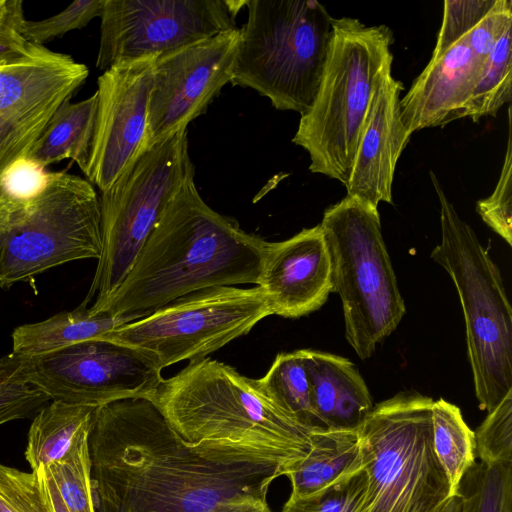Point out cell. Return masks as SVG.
<instances>
[{"label": "cell", "mask_w": 512, "mask_h": 512, "mask_svg": "<svg viewBox=\"0 0 512 512\" xmlns=\"http://www.w3.org/2000/svg\"><path fill=\"white\" fill-rule=\"evenodd\" d=\"M433 402L418 392H400L374 405L358 429L366 512H433L453 496L434 452Z\"/></svg>", "instance_id": "cell-9"}, {"label": "cell", "mask_w": 512, "mask_h": 512, "mask_svg": "<svg viewBox=\"0 0 512 512\" xmlns=\"http://www.w3.org/2000/svg\"><path fill=\"white\" fill-rule=\"evenodd\" d=\"M331 259L320 225L268 242L258 286L272 315L299 318L321 308L332 292Z\"/></svg>", "instance_id": "cell-17"}, {"label": "cell", "mask_w": 512, "mask_h": 512, "mask_svg": "<svg viewBox=\"0 0 512 512\" xmlns=\"http://www.w3.org/2000/svg\"><path fill=\"white\" fill-rule=\"evenodd\" d=\"M246 0H105L98 69L159 57L236 29Z\"/></svg>", "instance_id": "cell-12"}, {"label": "cell", "mask_w": 512, "mask_h": 512, "mask_svg": "<svg viewBox=\"0 0 512 512\" xmlns=\"http://www.w3.org/2000/svg\"><path fill=\"white\" fill-rule=\"evenodd\" d=\"M50 401L29 381L23 357L12 352L0 356V426L34 416Z\"/></svg>", "instance_id": "cell-30"}, {"label": "cell", "mask_w": 512, "mask_h": 512, "mask_svg": "<svg viewBox=\"0 0 512 512\" xmlns=\"http://www.w3.org/2000/svg\"><path fill=\"white\" fill-rule=\"evenodd\" d=\"M433 512H461V497L456 493L449 497Z\"/></svg>", "instance_id": "cell-41"}, {"label": "cell", "mask_w": 512, "mask_h": 512, "mask_svg": "<svg viewBox=\"0 0 512 512\" xmlns=\"http://www.w3.org/2000/svg\"><path fill=\"white\" fill-rule=\"evenodd\" d=\"M319 225L331 259L332 292L342 303L346 339L367 359L406 312L378 208L347 195L324 211Z\"/></svg>", "instance_id": "cell-8"}, {"label": "cell", "mask_w": 512, "mask_h": 512, "mask_svg": "<svg viewBox=\"0 0 512 512\" xmlns=\"http://www.w3.org/2000/svg\"><path fill=\"white\" fill-rule=\"evenodd\" d=\"M195 170L187 128L150 145L101 192L102 249L87 296L92 315L120 286L167 203Z\"/></svg>", "instance_id": "cell-10"}, {"label": "cell", "mask_w": 512, "mask_h": 512, "mask_svg": "<svg viewBox=\"0 0 512 512\" xmlns=\"http://www.w3.org/2000/svg\"><path fill=\"white\" fill-rule=\"evenodd\" d=\"M88 74L84 64L47 48L0 66V178L27 157L53 114Z\"/></svg>", "instance_id": "cell-14"}, {"label": "cell", "mask_w": 512, "mask_h": 512, "mask_svg": "<svg viewBox=\"0 0 512 512\" xmlns=\"http://www.w3.org/2000/svg\"><path fill=\"white\" fill-rule=\"evenodd\" d=\"M456 493L461 497V512H511L512 463L475 462Z\"/></svg>", "instance_id": "cell-28"}, {"label": "cell", "mask_w": 512, "mask_h": 512, "mask_svg": "<svg viewBox=\"0 0 512 512\" xmlns=\"http://www.w3.org/2000/svg\"><path fill=\"white\" fill-rule=\"evenodd\" d=\"M302 352L318 424L329 429L358 430L374 405L354 363L327 352L311 349Z\"/></svg>", "instance_id": "cell-20"}, {"label": "cell", "mask_w": 512, "mask_h": 512, "mask_svg": "<svg viewBox=\"0 0 512 512\" xmlns=\"http://www.w3.org/2000/svg\"><path fill=\"white\" fill-rule=\"evenodd\" d=\"M367 486L362 469L308 496L290 495L281 512H366Z\"/></svg>", "instance_id": "cell-31"}, {"label": "cell", "mask_w": 512, "mask_h": 512, "mask_svg": "<svg viewBox=\"0 0 512 512\" xmlns=\"http://www.w3.org/2000/svg\"><path fill=\"white\" fill-rule=\"evenodd\" d=\"M267 243L208 206L190 177L167 203L129 273L97 314L127 324L200 290L257 285Z\"/></svg>", "instance_id": "cell-2"}, {"label": "cell", "mask_w": 512, "mask_h": 512, "mask_svg": "<svg viewBox=\"0 0 512 512\" xmlns=\"http://www.w3.org/2000/svg\"><path fill=\"white\" fill-rule=\"evenodd\" d=\"M88 444L96 512H271L286 469L255 449L186 442L146 397L97 407Z\"/></svg>", "instance_id": "cell-1"}, {"label": "cell", "mask_w": 512, "mask_h": 512, "mask_svg": "<svg viewBox=\"0 0 512 512\" xmlns=\"http://www.w3.org/2000/svg\"><path fill=\"white\" fill-rule=\"evenodd\" d=\"M23 363L29 381L51 401L93 407L126 398L152 399L163 381L162 370L146 355L105 340L23 357Z\"/></svg>", "instance_id": "cell-13"}, {"label": "cell", "mask_w": 512, "mask_h": 512, "mask_svg": "<svg viewBox=\"0 0 512 512\" xmlns=\"http://www.w3.org/2000/svg\"><path fill=\"white\" fill-rule=\"evenodd\" d=\"M44 469H45V474H46V482H47L49 498L51 501L53 511L54 512H68L51 475L49 474L46 467H44Z\"/></svg>", "instance_id": "cell-40"}, {"label": "cell", "mask_w": 512, "mask_h": 512, "mask_svg": "<svg viewBox=\"0 0 512 512\" xmlns=\"http://www.w3.org/2000/svg\"><path fill=\"white\" fill-rule=\"evenodd\" d=\"M100 198L93 185L66 172H49L34 194L18 197L0 184V286L53 267L99 259Z\"/></svg>", "instance_id": "cell-7"}, {"label": "cell", "mask_w": 512, "mask_h": 512, "mask_svg": "<svg viewBox=\"0 0 512 512\" xmlns=\"http://www.w3.org/2000/svg\"><path fill=\"white\" fill-rule=\"evenodd\" d=\"M432 437L436 458L455 495L462 477L476 462L474 431L458 406L440 398L432 404Z\"/></svg>", "instance_id": "cell-25"}, {"label": "cell", "mask_w": 512, "mask_h": 512, "mask_svg": "<svg viewBox=\"0 0 512 512\" xmlns=\"http://www.w3.org/2000/svg\"><path fill=\"white\" fill-rule=\"evenodd\" d=\"M391 72L392 64L378 78L345 186L348 196L375 208L380 202L393 204L396 164L411 137L400 115L404 86Z\"/></svg>", "instance_id": "cell-18"}, {"label": "cell", "mask_w": 512, "mask_h": 512, "mask_svg": "<svg viewBox=\"0 0 512 512\" xmlns=\"http://www.w3.org/2000/svg\"><path fill=\"white\" fill-rule=\"evenodd\" d=\"M24 21L23 2L7 0L0 10V66L30 59L45 49L23 37L21 28Z\"/></svg>", "instance_id": "cell-37"}, {"label": "cell", "mask_w": 512, "mask_h": 512, "mask_svg": "<svg viewBox=\"0 0 512 512\" xmlns=\"http://www.w3.org/2000/svg\"><path fill=\"white\" fill-rule=\"evenodd\" d=\"M231 83L249 87L278 110L304 114L318 91L333 18L315 0H246Z\"/></svg>", "instance_id": "cell-5"}, {"label": "cell", "mask_w": 512, "mask_h": 512, "mask_svg": "<svg viewBox=\"0 0 512 512\" xmlns=\"http://www.w3.org/2000/svg\"><path fill=\"white\" fill-rule=\"evenodd\" d=\"M430 179L440 204L441 241L431 258L450 275L462 306L479 408L492 411L512 391V308L502 276L474 230Z\"/></svg>", "instance_id": "cell-6"}, {"label": "cell", "mask_w": 512, "mask_h": 512, "mask_svg": "<svg viewBox=\"0 0 512 512\" xmlns=\"http://www.w3.org/2000/svg\"><path fill=\"white\" fill-rule=\"evenodd\" d=\"M97 407L53 400L34 415L25 458L35 471L62 458L77 436L90 428Z\"/></svg>", "instance_id": "cell-24"}, {"label": "cell", "mask_w": 512, "mask_h": 512, "mask_svg": "<svg viewBox=\"0 0 512 512\" xmlns=\"http://www.w3.org/2000/svg\"><path fill=\"white\" fill-rule=\"evenodd\" d=\"M90 428L77 436L62 458L44 466L68 512H96L88 444Z\"/></svg>", "instance_id": "cell-29"}, {"label": "cell", "mask_w": 512, "mask_h": 512, "mask_svg": "<svg viewBox=\"0 0 512 512\" xmlns=\"http://www.w3.org/2000/svg\"><path fill=\"white\" fill-rule=\"evenodd\" d=\"M43 170L29 160L22 159L4 173L0 178V184L14 196L27 197L43 185L47 175Z\"/></svg>", "instance_id": "cell-39"}, {"label": "cell", "mask_w": 512, "mask_h": 512, "mask_svg": "<svg viewBox=\"0 0 512 512\" xmlns=\"http://www.w3.org/2000/svg\"><path fill=\"white\" fill-rule=\"evenodd\" d=\"M512 28L499 39L487 60L469 98L456 113L455 120L471 118L478 122L496 116L512 97Z\"/></svg>", "instance_id": "cell-27"}, {"label": "cell", "mask_w": 512, "mask_h": 512, "mask_svg": "<svg viewBox=\"0 0 512 512\" xmlns=\"http://www.w3.org/2000/svg\"><path fill=\"white\" fill-rule=\"evenodd\" d=\"M121 319L106 313L92 315L80 304L72 311L57 313L45 320L16 327L11 335L12 353L22 357L47 354L92 340H104Z\"/></svg>", "instance_id": "cell-22"}, {"label": "cell", "mask_w": 512, "mask_h": 512, "mask_svg": "<svg viewBox=\"0 0 512 512\" xmlns=\"http://www.w3.org/2000/svg\"><path fill=\"white\" fill-rule=\"evenodd\" d=\"M0 512H54L44 467L23 472L0 463Z\"/></svg>", "instance_id": "cell-32"}, {"label": "cell", "mask_w": 512, "mask_h": 512, "mask_svg": "<svg viewBox=\"0 0 512 512\" xmlns=\"http://www.w3.org/2000/svg\"><path fill=\"white\" fill-rule=\"evenodd\" d=\"M98 96L71 103L66 100L53 114L25 159L46 166L65 159L85 172L95 132Z\"/></svg>", "instance_id": "cell-23"}, {"label": "cell", "mask_w": 512, "mask_h": 512, "mask_svg": "<svg viewBox=\"0 0 512 512\" xmlns=\"http://www.w3.org/2000/svg\"><path fill=\"white\" fill-rule=\"evenodd\" d=\"M482 220L506 243L512 245V141L511 106L508 108V140L504 163L493 193L477 201Z\"/></svg>", "instance_id": "cell-34"}, {"label": "cell", "mask_w": 512, "mask_h": 512, "mask_svg": "<svg viewBox=\"0 0 512 512\" xmlns=\"http://www.w3.org/2000/svg\"><path fill=\"white\" fill-rule=\"evenodd\" d=\"M512 28V1L496 0L492 9L476 24L464 39L472 53L482 61H486L492 49Z\"/></svg>", "instance_id": "cell-38"}, {"label": "cell", "mask_w": 512, "mask_h": 512, "mask_svg": "<svg viewBox=\"0 0 512 512\" xmlns=\"http://www.w3.org/2000/svg\"><path fill=\"white\" fill-rule=\"evenodd\" d=\"M155 59L116 64L98 78L95 132L84 174L100 192L149 147L148 111Z\"/></svg>", "instance_id": "cell-15"}, {"label": "cell", "mask_w": 512, "mask_h": 512, "mask_svg": "<svg viewBox=\"0 0 512 512\" xmlns=\"http://www.w3.org/2000/svg\"><path fill=\"white\" fill-rule=\"evenodd\" d=\"M485 61L477 58L464 37L443 54L430 59L400 99L401 120L407 133L444 126L469 98Z\"/></svg>", "instance_id": "cell-19"}, {"label": "cell", "mask_w": 512, "mask_h": 512, "mask_svg": "<svg viewBox=\"0 0 512 512\" xmlns=\"http://www.w3.org/2000/svg\"><path fill=\"white\" fill-rule=\"evenodd\" d=\"M496 0H446L443 21L431 59L461 40L492 9Z\"/></svg>", "instance_id": "cell-36"}, {"label": "cell", "mask_w": 512, "mask_h": 512, "mask_svg": "<svg viewBox=\"0 0 512 512\" xmlns=\"http://www.w3.org/2000/svg\"><path fill=\"white\" fill-rule=\"evenodd\" d=\"M272 315L258 286H221L181 297L121 325L105 341L136 349L164 368L206 358Z\"/></svg>", "instance_id": "cell-11"}, {"label": "cell", "mask_w": 512, "mask_h": 512, "mask_svg": "<svg viewBox=\"0 0 512 512\" xmlns=\"http://www.w3.org/2000/svg\"><path fill=\"white\" fill-rule=\"evenodd\" d=\"M256 383L281 409L309 426L321 427L312 408L302 349L278 354L266 374L256 379Z\"/></svg>", "instance_id": "cell-26"}, {"label": "cell", "mask_w": 512, "mask_h": 512, "mask_svg": "<svg viewBox=\"0 0 512 512\" xmlns=\"http://www.w3.org/2000/svg\"><path fill=\"white\" fill-rule=\"evenodd\" d=\"M475 453L486 464L512 463V391L474 431Z\"/></svg>", "instance_id": "cell-33"}, {"label": "cell", "mask_w": 512, "mask_h": 512, "mask_svg": "<svg viewBox=\"0 0 512 512\" xmlns=\"http://www.w3.org/2000/svg\"><path fill=\"white\" fill-rule=\"evenodd\" d=\"M105 0H77L60 13L39 21L26 20L21 33L30 43L43 46L44 43L64 34L87 26L100 17Z\"/></svg>", "instance_id": "cell-35"}, {"label": "cell", "mask_w": 512, "mask_h": 512, "mask_svg": "<svg viewBox=\"0 0 512 512\" xmlns=\"http://www.w3.org/2000/svg\"><path fill=\"white\" fill-rule=\"evenodd\" d=\"M152 400L186 442L255 449L286 468L309 453L318 428L277 406L256 379L209 357L191 361L163 379Z\"/></svg>", "instance_id": "cell-3"}, {"label": "cell", "mask_w": 512, "mask_h": 512, "mask_svg": "<svg viewBox=\"0 0 512 512\" xmlns=\"http://www.w3.org/2000/svg\"><path fill=\"white\" fill-rule=\"evenodd\" d=\"M393 32L358 19L333 18L321 82L292 139L310 156L309 170L347 185L372 95L393 62Z\"/></svg>", "instance_id": "cell-4"}, {"label": "cell", "mask_w": 512, "mask_h": 512, "mask_svg": "<svg viewBox=\"0 0 512 512\" xmlns=\"http://www.w3.org/2000/svg\"><path fill=\"white\" fill-rule=\"evenodd\" d=\"M239 33V28L225 31L155 59L149 146L187 128L231 82Z\"/></svg>", "instance_id": "cell-16"}, {"label": "cell", "mask_w": 512, "mask_h": 512, "mask_svg": "<svg viewBox=\"0 0 512 512\" xmlns=\"http://www.w3.org/2000/svg\"><path fill=\"white\" fill-rule=\"evenodd\" d=\"M311 440L309 453L283 473L291 482V496H308L363 469L358 430L318 427Z\"/></svg>", "instance_id": "cell-21"}, {"label": "cell", "mask_w": 512, "mask_h": 512, "mask_svg": "<svg viewBox=\"0 0 512 512\" xmlns=\"http://www.w3.org/2000/svg\"><path fill=\"white\" fill-rule=\"evenodd\" d=\"M7 0H0V10L5 6Z\"/></svg>", "instance_id": "cell-42"}]
</instances>
